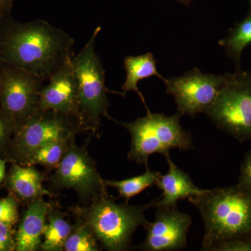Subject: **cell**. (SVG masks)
Here are the masks:
<instances>
[{
    "label": "cell",
    "mask_w": 251,
    "mask_h": 251,
    "mask_svg": "<svg viewBox=\"0 0 251 251\" xmlns=\"http://www.w3.org/2000/svg\"><path fill=\"white\" fill-rule=\"evenodd\" d=\"M74 39L44 20L0 23V63L49 80L73 56Z\"/></svg>",
    "instance_id": "1"
},
{
    "label": "cell",
    "mask_w": 251,
    "mask_h": 251,
    "mask_svg": "<svg viewBox=\"0 0 251 251\" xmlns=\"http://www.w3.org/2000/svg\"><path fill=\"white\" fill-rule=\"evenodd\" d=\"M188 200L204 222L201 250L212 251L220 243L251 238V190L237 184L207 190Z\"/></svg>",
    "instance_id": "2"
},
{
    "label": "cell",
    "mask_w": 251,
    "mask_h": 251,
    "mask_svg": "<svg viewBox=\"0 0 251 251\" xmlns=\"http://www.w3.org/2000/svg\"><path fill=\"white\" fill-rule=\"evenodd\" d=\"M150 207H153V201L143 206L117 204L105 193L94 198L90 205L76 207L74 211L88 225L104 249L123 251L129 248L137 228L149 222L145 212Z\"/></svg>",
    "instance_id": "3"
},
{
    "label": "cell",
    "mask_w": 251,
    "mask_h": 251,
    "mask_svg": "<svg viewBox=\"0 0 251 251\" xmlns=\"http://www.w3.org/2000/svg\"><path fill=\"white\" fill-rule=\"evenodd\" d=\"M181 117L177 112L167 116L148 110L145 117H138L134 122H117L125 126L131 136L128 159L148 168L151 155L160 153L165 156L172 149H193L191 133L180 125Z\"/></svg>",
    "instance_id": "4"
},
{
    "label": "cell",
    "mask_w": 251,
    "mask_h": 251,
    "mask_svg": "<svg viewBox=\"0 0 251 251\" xmlns=\"http://www.w3.org/2000/svg\"><path fill=\"white\" fill-rule=\"evenodd\" d=\"M101 27L98 26L90 39L75 57L72 64L78 90L79 112L81 125L85 130L97 131L102 117L110 120L107 93L118 94L105 85V74L101 61L96 52L95 43Z\"/></svg>",
    "instance_id": "5"
},
{
    "label": "cell",
    "mask_w": 251,
    "mask_h": 251,
    "mask_svg": "<svg viewBox=\"0 0 251 251\" xmlns=\"http://www.w3.org/2000/svg\"><path fill=\"white\" fill-rule=\"evenodd\" d=\"M226 81L204 113L241 143L251 140V72L225 74Z\"/></svg>",
    "instance_id": "6"
},
{
    "label": "cell",
    "mask_w": 251,
    "mask_h": 251,
    "mask_svg": "<svg viewBox=\"0 0 251 251\" xmlns=\"http://www.w3.org/2000/svg\"><path fill=\"white\" fill-rule=\"evenodd\" d=\"M44 79L0 63V105L16 130L39 113V94Z\"/></svg>",
    "instance_id": "7"
},
{
    "label": "cell",
    "mask_w": 251,
    "mask_h": 251,
    "mask_svg": "<svg viewBox=\"0 0 251 251\" xmlns=\"http://www.w3.org/2000/svg\"><path fill=\"white\" fill-rule=\"evenodd\" d=\"M80 130H85L75 119L52 110L39 112L16 130L15 155L18 161L27 166L41 147L55 140L70 138Z\"/></svg>",
    "instance_id": "8"
},
{
    "label": "cell",
    "mask_w": 251,
    "mask_h": 251,
    "mask_svg": "<svg viewBox=\"0 0 251 251\" xmlns=\"http://www.w3.org/2000/svg\"><path fill=\"white\" fill-rule=\"evenodd\" d=\"M74 136L69 140L67 151L55 168L51 183L54 189H73L83 201L93 200L107 193V186L87 149L77 146Z\"/></svg>",
    "instance_id": "9"
},
{
    "label": "cell",
    "mask_w": 251,
    "mask_h": 251,
    "mask_svg": "<svg viewBox=\"0 0 251 251\" xmlns=\"http://www.w3.org/2000/svg\"><path fill=\"white\" fill-rule=\"evenodd\" d=\"M226 81V75L204 74L193 68L179 77L165 79L166 92L173 96L177 113L194 117L205 112Z\"/></svg>",
    "instance_id": "10"
},
{
    "label": "cell",
    "mask_w": 251,
    "mask_h": 251,
    "mask_svg": "<svg viewBox=\"0 0 251 251\" xmlns=\"http://www.w3.org/2000/svg\"><path fill=\"white\" fill-rule=\"evenodd\" d=\"M192 219L177 206H156L153 222L145 226L147 237L140 249L145 251L181 250L187 245V234Z\"/></svg>",
    "instance_id": "11"
},
{
    "label": "cell",
    "mask_w": 251,
    "mask_h": 251,
    "mask_svg": "<svg viewBox=\"0 0 251 251\" xmlns=\"http://www.w3.org/2000/svg\"><path fill=\"white\" fill-rule=\"evenodd\" d=\"M73 57L68 59L51 75L49 83L41 89L39 108V112L52 110L75 119L80 123L78 90L73 67Z\"/></svg>",
    "instance_id": "12"
},
{
    "label": "cell",
    "mask_w": 251,
    "mask_h": 251,
    "mask_svg": "<svg viewBox=\"0 0 251 251\" xmlns=\"http://www.w3.org/2000/svg\"><path fill=\"white\" fill-rule=\"evenodd\" d=\"M165 157L168 163V171L166 175H161L157 181L156 186L163 191V194L153 201V207L176 205L179 201L206 192L207 190L198 187L189 175L175 164L170 153H166Z\"/></svg>",
    "instance_id": "13"
},
{
    "label": "cell",
    "mask_w": 251,
    "mask_h": 251,
    "mask_svg": "<svg viewBox=\"0 0 251 251\" xmlns=\"http://www.w3.org/2000/svg\"><path fill=\"white\" fill-rule=\"evenodd\" d=\"M50 207V204L43 198L31 201L15 235V250L36 251L40 249Z\"/></svg>",
    "instance_id": "14"
},
{
    "label": "cell",
    "mask_w": 251,
    "mask_h": 251,
    "mask_svg": "<svg viewBox=\"0 0 251 251\" xmlns=\"http://www.w3.org/2000/svg\"><path fill=\"white\" fill-rule=\"evenodd\" d=\"M44 180V175L32 166H14L8 177L13 192L23 201L29 202L50 195L43 186Z\"/></svg>",
    "instance_id": "15"
},
{
    "label": "cell",
    "mask_w": 251,
    "mask_h": 251,
    "mask_svg": "<svg viewBox=\"0 0 251 251\" xmlns=\"http://www.w3.org/2000/svg\"><path fill=\"white\" fill-rule=\"evenodd\" d=\"M126 79L125 83L122 86V96L125 97L127 92L133 91L140 96V98L146 110L149 108L145 99L138 87V82L144 79L151 76L159 77L164 82V77L157 71L156 61L151 52H148L138 56H128L125 59Z\"/></svg>",
    "instance_id": "16"
},
{
    "label": "cell",
    "mask_w": 251,
    "mask_h": 251,
    "mask_svg": "<svg viewBox=\"0 0 251 251\" xmlns=\"http://www.w3.org/2000/svg\"><path fill=\"white\" fill-rule=\"evenodd\" d=\"M73 229L65 215L51 206L48 214L45 230L40 249L44 251H64V244Z\"/></svg>",
    "instance_id": "17"
},
{
    "label": "cell",
    "mask_w": 251,
    "mask_h": 251,
    "mask_svg": "<svg viewBox=\"0 0 251 251\" xmlns=\"http://www.w3.org/2000/svg\"><path fill=\"white\" fill-rule=\"evenodd\" d=\"M251 44V5L247 17L231 29L228 35L221 39L219 44L226 53L239 65L243 50Z\"/></svg>",
    "instance_id": "18"
},
{
    "label": "cell",
    "mask_w": 251,
    "mask_h": 251,
    "mask_svg": "<svg viewBox=\"0 0 251 251\" xmlns=\"http://www.w3.org/2000/svg\"><path fill=\"white\" fill-rule=\"evenodd\" d=\"M161 176V173L159 172L152 171L148 168L143 174L129 179L119 181L103 179V181L105 186L116 188L120 197L125 198L126 202L128 203V201L136 195L156 185Z\"/></svg>",
    "instance_id": "19"
},
{
    "label": "cell",
    "mask_w": 251,
    "mask_h": 251,
    "mask_svg": "<svg viewBox=\"0 0 251 251\" xmlns=\"http://www.w3.org/2000/svg\"><path fill=\"white\" fill-rule=\"evenodd\" d=\"M72 137L68 139L50 142L41 147L31 157L27 166L41 165L48 169H55L65 154L69 140Z\"/></svg>",
    "instance_id": "20"
},
{
    "label": "cell",
    "mask_w": 251,
    "mask_h": 251,
    "mask_svg": "<svg viewBox=\"0 0 251 251\" xmlns=\"http://www.w3.org/2000/svg\"><path fill=\"white\" fill-rule=\"evenodd\" d=\"M80 219L64 244L65 251H98V240L88 225Z\"/></svg>",
    "instance_id": "21"
},
{
    "label": "cell",
    "mask_w": 251,
    "mask_h": 251,
    "mask_svg": "<svg viewBox=\"0 0 251 251\" xmlns=\"http://www.w3.org/2000/svg\"><path fill=\"white\" fill-rule=\"evenodd\" d=\"M18 219V203L12 196L0 200V222L13 226Z\"/></svg>",
    "instance_id": "22"
},
{
    "label": "cell",
    "mask_w": 251,
    "mask_h": 251,
    "mask_svg": "<svg viewBox=\"0 0 251 251\" xmlns=\"http://www.w3.org/2000/svg\"><path fill=\"white\" fill-rule=\"evenodd\" d=\"M212 251H251V238L235 239L220 243Z\"/></svg>",
    "instance_id": "23"
},
{
    "label": "cell",
    "mask_w": 251,
    "mask_h": 251,
    "mask_svg": "<svg viewBox=\"0 0 251 251\" xmlns=\"http://www.w3.org/2000/svg\"><path fill=\"white\" fill-rule=\"evenodd\" d=\"M12 226L0 222V251H11L16 249Z\"/></svg>",
    "instance_id": "24"
},
{
    "label": "cell",
    "mask_w": 251,
    "mask_h": 251,
    "mask_svg": "<svg viewBox=\"0 0 251 251\" xmlns=\"http://www.w3.org/2000/svg\"><path fill=\"white\" fill-rule=\"evenodd\" d=\"M238 184L243 187L251 190V150L247 153L241 165Z\"/></svg>",
    "instance_id": "25"
},
{
    "label": "cell",
    "mask_w": 251,
    "mask_h": 251,
    "mask_svg": "<svg viewBox=\"0 0 251 251\" xmlns=\"http://www.w3.org/2000/svg\"><path fill=\"white\" fill-rule=\"evenodd\" d=\"M11 130H16L14 125L0 110V148L6 143Z\"/></svg>",
    "instance_id": "26"
},
{
    "label": "cell",
    "mask_w": 251,
    "mask_h": 251,
    "mask_svg": "<svg viewBox=\"0 0 251 251\" xmlns=\"http://www.w3.org/2000/svg\"><path fill=\"white\" fill-rule=\"evenodd\" d=\"M16 0H0V23L11 17V9Z\"/></svg>",
    "instance_id": "27"
},
{
    "label": "cell",
    "mask_w": 251,
    "mask_h": 251,
    "mask_svg": "<svg viewBox=\"0 0 251 251\" xmlns=\"http://www.w3.org/2000/svg\"><path fill=\"white\" fill-rule=\"evenodd\" d=\"M5 169H6V162L4 160L0 159V182L4 179Z\"/></svg>",
    "instance_id": "28"
},
{
    "label": "cell",
    "mask_w": 251,
    "mask_h": 251,
    "mask_svg": "<svg viewBox=\"0 0 251 251\" xmlns=\"http://www.w3.org/2000/svg\"><path fill=\"white\" fill-rule=\"evenodd\" d=\"M177 1L188 6V5L191 4V1H193V0H177Z\"/></svg>",
    "instance_id": "29"
},
{
    "label": "cell",
    "mask_w": 251,
    "mask_h": 251,
    "mask_svg": "<svg viewBox=\"0 0 251 251\" xmlns=\"http://www.w3.org/2000/svg\"><path fill=\"white\" fill-rule=\"evenodd\" d=\"M249 1H250L251 2V0H249Z\"/></svg>",
    "instance_id": "30"
}]
</instances>
